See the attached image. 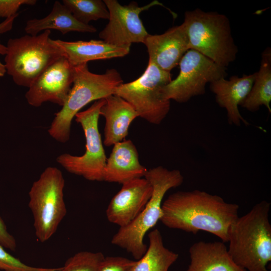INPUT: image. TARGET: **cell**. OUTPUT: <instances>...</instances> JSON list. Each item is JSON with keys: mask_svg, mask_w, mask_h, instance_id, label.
<instances>
[{"mask_svg": "<svg viewBox=\"0 0 271 271\" xmlns=\"http://www.w3.org/2000/svg\"><path fill=\"white\" fill-rule=\"evenodd\" d=\"M160 221L171 229L196 234L204 231L228 240L231 224L238 217L239 206L204 191H179L170 195L162 205Z\"/></svg>", "mask_w": 271, "mask_h": 271, "instance_id": "6da1fadb", "label": "cell"}, {"mask_svg": "<svg viewBox=\"0 0 271 271\" xmlns=\"http://www.w3.org/2000/svg\"><path fill=\"white\" fill-rule=\"evenodd\" d=\"M270 203L262 200L231 224L228 253L238 266L248 271H269L271 260Z\"/></svg>", "mask_w": 271, "mask_h": 271, "instance_id": "7a4b0ae2", "label": "cell"}, {"mask_svg": "<svg viewBox=\"0 0 271 271\" xmlns=\"http://www.w3.org/2000/svg\"><path fill=\"white\" fill-rule=\"evenodd\" d=\"M145 178L153 188L152 196L139 215L127 225L119 227L113 236L112 244L125 249L138 260L146 253L148 246L144 239L146 233L160 220L162 205L166 193L183 183L184 177L178 170H169L159 166L148 170Z\"/></svg>", "mask_w": 271, "mask_h": 271, "instance_id": "3957f363", "label": "cell"}, {"mask_svg": "<svg viewBox=\"0 0 271 271\" xmlns=\"http://www.w3.org/2000/svg\"><path fill=\"white\" fill-rule=\"evenodd\" d=\"M74 68L72 87L48 130L52 138L62 143L69 140L72 121L81 108L92 101L113 94L123 83L120 74L115 69H107L104 74H98L90 72L87 64Z\"/></svg>", "mask_w": 271, "mask_h": 271, "instance_id": "277c9868", "label": "cell"}, {"mask_svg": "<svg viewBox=\"0 0 271 271\" xmlns=\"http://www.w3.org/2000/svg\"><path fill=\"white\" fill-rule=\"evenodd\" d=\"M182 24L190 49L225 68L236 59L238 49L225 15L196 9L185 12Z\"/></svg>", "mask_w": 271, "mask_h": 271, "instance_id": "5b68a950", "label": "cell"}, {"mask_svg": "<svg viewBox=\"0 0 271 271\" xmlns=\"http://www.w3.org/2000/svg\"><path fill=\"white\" fill-rule=\"evenodd\" d=\"M51 30L39 35L10 38L5 58L6 72L18 85L29 88L50 65L61 56L50 38Z\"/></svg>", "mask_w": 271, "mask_h": 271, "instance_id": "8992f818", "label": "cell"}, {"mask_svg": "<svg viewBox=\"0 0 271 271\" xmlns=\"http://www.w3.org/2000/svg\"><path fill=\"white\" fill-rule=\"evenodd\" d=\"M64 186L62 172L56 167H48L29 192L28 206L33 215L35 233L41 242L48 241L56 233L67 213Z\"/></svg>", "mask_w": 271, "mask_h": 271, "instance_id": "52a82bcc", "label": "cell"}, {"mask_svg": "<svg viewBox=\"0 0 271 271\" xmlns=\"http://www.w3.org/2000/svg\"><path fill=\"white\" fill-rule=\"evenodd\" d=\"M172 80L170 72L162 70L151 61L136 80L122 83L113 94L129 103L140 117L150 123L160 124L168 114L170 101L164 99L161 90Z\"/></svg>", "mask_w": 271, "mask_h": 271, "instance_id": "ba28073f", "label": "cell"}, {"mask_svg": "<svg viewBox=\"0 0 271 271\" xmlns=\"http://www.w3.org/2000/svg\"><path fill=\"white\" fill-rule=\"evenodd\" d=\"M105 101V98L96 100L88 109L75 116L84 133L85 153L81 156L63 154L56 159L57 163L68 172L91 181H103L107 158L98 124L100 110Z\"/></svg>", "mask_w": 271, "mask_h": 271, "instance_id": "9c48e42d", "label": "cell"}, {"mask_svg": "<svg viewBox=\"0 0 271 271\" xmlns=\"http://www.w3.org/2000/svg\"><path fill=\"white\" fill-rule=\"evenodd\" d=\"M179 65L178 76L162 88L164 99L186 103L194 96L203 95L207 83L227 74L226 68L193 49L185 53Z\"/></svg>", "mask_w": 271, "mask_h": 271, "instance_id": "30bf717a", "label": "cell"}, {"mask_svg": "<svg viewBox=\"0 0 271 271\" xmlns=\"http://www.w3.org/2000/svg\"><path fill=\"white\" fill-rule=\"evenodd\" d=\"M109 14V22L99 33V37L107 43L119 47H130L132 43H143L149 35L140 14L156 6H163L154 1L143 7L135 2L120 5L116 0H104Z\"/></svg>", "mask_w": 271, "mask_h": 271, "instance_id": "8fae6325", "label": "cell"}, {"mask_svg": "<svg viewBox=\"0 0 271 271\" xmlns=\"http://www.w3.org/2000/svg\"><path fill=\"white\" fill-rule=\"evenodd\" d=\"M74 71L65 57L59 58L29 87L25 94L28 104L38 107L49 101L62 106L72 87Z\"/></svg>", "mask_w": 271, "mask_h": 271, "instance_id": "7c38bea8", "label": "cell"}, {"mask_svg": "<svg viewBox=\"0 0 271 271\" xmlns=\"http://www.w3.org/2000/svg\"><path fill=\"white\" fill-rule=\"evenodd\" d=\"M152 192V186L145 177L122 184L106 209L107 219L119 227L127 225L143 210Z\"/></svg>", "mask_w": 271, "mask_h": 271, "instance_id": "4fadbf2b", "label": "cell"}, {"mask_svg": "<svg viewBox=\"0 0 271 271\" xmlns=\"http://www.w3.org/2000/svg\"><path fill=\"white\" fill-rule=\"evenodd\" d=\"M143 44L147 47L149 60L162 70L170 72L189 50L184 26H176L160 35H149Z\"/></svg>", "mask_w": 271, "mask_h": 271, "instance_id": "5bb4252c", "label": "cell"}, {"mask_svg": "<svg viewBox=\"0 0 271 271\" xmlns=\"http://www.w3.org/2000/svg\"><path fill=\"white\" fill-rule=\"evenodd\" d=\"M256 72L242 77L232 76L229 80L222 77L210 83L211 91L220 107L226 109L228 123L239 126L242 122L246 126L249 123L241 115L240 106L249 94L256 77Z\"/></svg>", "mask_w": 271, "mask_h": 271, "instance_id": "9a60e30c", "label": "cell"}, {"mask_svg": "<svg viewBox=\"0 0 271 271\" xmlns=\"http://www.w3.org/2000/svg\"><path fill=\"white\" fill-rule=\"evenodd\" d=\"M113 146L106 160L103 181L122 184L145 177L148 170L140 163L137 149L131 140H124Z\"/></svg>", "mask_w": 271, "mask_h": 271, "instance_id": "2e32d148", "label": "cell"}, {"mask_svg": "<svg viewBox=\"0 0 271 271\" xmlns=\"http://www.w3.org/2000/svg\"><path fill=\"white\" fill-rule=\"evenodd\" d=\"M52 41L73 67L92 60L124 57L130 51V47L116 46L102 40L68 42L52 39Z\"/></svg>", "mask_w": 271, "mask_h": 271, "instance_id": "e0dca14e", "label": "cell"}, {"mask_svg": "<svg viewBox=\"0 0 271 271\" xmlns=\"http://www.w3.org/2000/svg\"><path fill=\"white\" fill-rule=\"evenodd\" d=\"M105 100L100 115L105 119L103 144L110 147L125 140L130 124L139 116L132 106L117 95H111Z\"/></svg>", "mask_w": 271, "mask_h": 271, "instance_id": "ac0fdd59", "label": "cell"}, {"mask_svg": "<svg viewBox=\"0 0 271 271\" xmlns=\"http://www.w3.org/2000/svg\"><path fill=\"white\" fill-rule=\"evenodd\" d=\"M224 243L200 241L193 244L186 271H246L233 261Z\"/></svg>", "mask_w": 271, "mask_h": 271, "instance_id": "d6986e66", "label": "cell"}, {"mask_svg": "<svg viewBox=\"0 0 271 271\" xmlns=\"http://www.w3.org/2000/svg\"><path fill=\"white\" fill-rule=\"evenodd\" d=\"M52 29L59 31L63 35L70 32L94 33L97 31L94 26L78 21L62 3L57 1L46 17L28 20L25 28L26 33L32 36Z\"/></svg>", "mask_w": 271, "mask_h": 271, "instance_id": "ffe728a7", "label": "cell"}, {"mask_svg": "<svg viewBox=\"0 0 271 271\" xmlns=\"http://www.w3.org/2000/svg\"><path fill=\"white\" fill-rule=\"evenodd\" d=\"M251 90L240 105L249 111H257L265 106L271 112V50L267 47L261 54L260 66Z\"/></svg>", "mask_w": 271, "mask_h": 271, "instance_id": "44dd1931", "label": "cell"}, {"mask_svg": "<svg viewBox=\"0 0 271 271\" xmlns=\"http://www.w3.org/2000/svg\"><path fill=\"white\" fill-rule=\"evenodd\" d=\"M149 245L144 255L136 260L132 271H168L179 255L164 245L160 231L155 229L149 233Z\"/></svg>", "mask_w": 271, "mask_h": 271, "instance_id": "7402d4cb", "label": "cell"}, {"mask_svg": "<svg viewBox=\"0 0 271 271\" xmlns=\"http://www.w3.org/2000/svg\"><path fill=\"white\" fill-rule=\"evenodd\" d=\"M62 3L83 24L88 25L91 21L109 19V12L103 1L63 0Z\"/></svg>", "mask_w": 271, "mask_h": 271, "instance_id": "603a6c76", "label": "cell"}, {"mask_svg": "<svg viewBox=\"0 0 271 271\" xmlns=\"http://www.w3.org/2000/svg\"><path fill=\"white\" fill-rule=\"evenodd\" d=\"M105 256L101 252L82 251L68 258L55 271H99Z\"/></svg>", "mask_w": 271, "mask_h": 271, "instance_id": "cb8c5ba5", "label": "cell"}, {"mask_svg": "<svg viewBox=\"0 0 271 271\" xmlns=\"http://www.w3.org/2000/svg\"><path fill=\"white\" fill-rule=\"evenodd\" d=\"M44 267L29 265L8 253L0 244V269L4 271H42Z\"/></svg>", "mask_w": 271, "mask_h": 271, "instance_id": "d4e9b609", "label": "cell"}, {"mask_svg": "<svg viewBox=\"0 0 271 271\" xmlns=\"http://www.w3.org/2000/svg\"><path fill=\"white\" fill-rule=\"evenodd\" d=\"M136 261L122 256H106L99 271H132Z\"/></svg>", "mask_w": 271, "mask_h": 271, "instance_id": "484cf974", "label": "cell"}, {"mask_svg": "<svg viewBox=\"0 0 271 271\" xmlns=\"http://www.w3.org/2000/svg\"><path fill=\"white\" fill-rule=\"evenodd\" d=\"M36 0H0V18L6 19L18 14L20 7L24 5L33 6Z\"/></svg>", "mask_w": 271, "mask_h": 271, "instance_id": "4316f807", "label": "cell"}, {"mask_svg": "<svg viewBox=\"0 0 271 271\" xmlns=\"http://www.w3.org/2000/svg\"><path fill=\"white\" fill-rule=\"evenodd\" d=\"M0 244L6 248L15 250L17 247V243L15 237L11 234L7 227L0 216Z\"/></svg>", "mask_w": 271, "mask_h": 271, "instance_id": "83f0119b", "label": "cell"}, {"mask_svg": "<svg viewBox=\"0 0 271 271\" xmlns=\"http://www.w3.org/2000/svg\"><path fill=\"white\" fill-rule=\"evenodd\" d=\"M18 14L6 19L3 22L0 24V34L10 31L12 28L15 19L18 16ZM7 52L6 46L2 45L0 41V55H6ZM6 72L5 65L0 61V77L3 76Z\"/></svg>", "mask_w": 271, "mask_h": 271, "instance_id": "f1b7e54d", "label": "cell"}, {"mask_svg": "<svg viewBox=\"0 0 271 271\" xmlns=\"http://www.w3.org/2000/svg\"><path fill=\"white\" fill-rule=\"evenodd\" d=\"M58 268H46L44 270L42 271H55Z\"/></svg>", "mask_w": 271, "mask_h": 271, "instance_id": "f546056e", "label": "cell"}]
</instances>
